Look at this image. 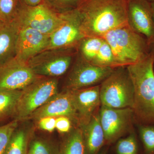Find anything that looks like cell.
I'll return each mask as SVG.
<instances>
[{
    "label": "cell",
    "instance_id": "cell-7",
    "mask_svg": "<svg viewBox=\"0 0 154 154\" xmlns=\"http://www.w3.org/2000/svg\"><path fill=\"white\" fill-rule=\"evenodd\" d=\"M15 20L19 27H28L50 35L60 25L62 18L43 2L35 6L22 3Z\"/></svg>",
    "mask_w": 154,
    "mask_h": 154
},
{
    "label": "cell",
    "instance_id": "cell-33",
    "mask_svg": "<svg viewBox=\"0 0 154 154\" xmlns=\"http://www.w3.org/2000/svg\"><path fill=\"white\" fill-rule=\"evenodd\" d=\"M151 6L152 11L154 19V2L150 3Z\"/></svg>",
    "mask_w": 154,
    "mask_h": 154
},
{
    "label": "cell",
    "instance_id": "cell-1",
    "mask_svg": "<svg viewBox=\"0 0 154 154\" xmlns=\"http://www.w3.org/2000/svg\"><path fill=\"white\" fill-rule=\"evenodd\" d=\"M76 9L85 37L102 38L110 30L129 25L128 0H82Z\"/></svg>",
    "mask_w": 154,
    "mask_h": 154
},
{
    "label": "cell",
    "instance_id": "cell-20",
    "mask_svg": "<svg viewBox=\"0 0 154 154\" xmlns=\"http://www.w3.org/2000/svg\"><path fill=\"white\" fill-rule=\"evenodd\" d=\"M21 91H0V122L15 116Z\"/></svg>",
    "mask_w": 154,
    "mask_h": 154
},
{
    "label": "cell",
    "instance_id": "cell-28",
    "mask_svg": "<svg viewBox=\"0 0 154 154\" xmlns=\"http://www.w3.org/2000/svg\"><path fill=\"white\" fill-rule=\"evenodd\" d=\"M18 122L14 119L7 124L0 126V154H5L12 135L18 127Z\"/></svg>",
    "mask_w": 154,
    "mask_h": 154
},
{
    "label": "cell",
    "instance_id": "cell-24",
    "mask_svg": "<svg viewBox=\"0 0 154 154\" xmlns=\"http://www.w3.org/2000/svg\"><path fill=\"white\" fill-rule=\"evenodd\" d=\"M82 0H43L50 9L58 15L75 10Z\"/></svg>",
    "mask_w": 154,
    "mask_h": 154
},
{
    "label": "cell",
    "instance_id": "cell-31",
    "mask_svg": "<svg viewBox=\"0 0 154 154\" xmlns=\"http://www.w3.org/2000/svg\"><path fill=\"white\" fill-rule=\"evenodd\" d=\"M22 3L29 6L38 5L42 2L43 0H21Z\"/></svg>",
    "mask_w": 154,
    "mask_h": 154
},
{
    "label": "cell",
    "instance_id": "cell-37",
    "mask_svg": "<svg viewBox=\"0 0 154 154\" xmlns=\"http://www.w3.org/2000/svg\"><path fill=\"white\" fill-rule=\"evenodd\" d=\"M153 72L154 73V61L153 63Z\"/></svg>",
    "mask_w": 154,
    "mask_h": 154
},
{
    "label": "cell",
    "instance_id": "cell-9",
    "mask_svg": "<svg viewBox=\"0 0 154 154\" xmlns=\"http://www.w3.org/2000/svg\"><path fill=\"white\" fill-rule=\"evenodd\" d=\"M60 15L62 22L49 35L48 49L78 47L85 36L81 29V21L77 9Z\"/></svg>",
    "mask_w": 154,
    "mask_h": 154
},
{
    "label": "cell",
    "instance_id": "cell-15",
    "mask_svg": "<svg viewBox=\"0 0 154 154\" xmlns=\"http://www.w3.org/2000/svg\"><path fill=\"white\" fill-rule=\"evenodd\" d=\"M100 86L96 85L77 90H69L78 116V127L88 124L101 106Z\"/></svg>",
    "mask_w": 154,
    "mask_h": 154
},
{
    "label": "cell",
    "instance_id": "cell-35",
    "mask_svg": "<svg viewBox=\"0 0 154 154\" xmlns=\"http://www.w3.org/2000/svg\"><path fill=\"white\" fill-rule=\"evenodd\" d=\"M4 22H3L2 21V19H1V18H0V26L1 25H3V24H4Z\"/></svg>",
    "mask_w": 154,
    "mask_h": 154
},
{
    "label": "cell",
    "instance_id": "cell-30",
    "mask_svg": "<svg viewBox=\"0 0 154 154\" xmlns=\"http://www.w3.org/2000/svg\"><path fill=\"white\" fill-rule=\"evenodd\" d=\"M38 127L40 129L52 132L56 129V118L52 117H45L37 120Z\"/></svg>",
    "mask_w": 154,
    "mask_h": 154
},
{
    "label": "cell",
    "instance_id": "cell-34",
    "mask_svg": "<svg viewBox=\"0 0 154 154\" xmlns=\"http://www.w3.org/2000/svg\"><path fill=\"white\" fill-rule=\"evenodd\" d=\"M98 154H107V149H104L103 150L99 152V153Z\"/></svg>",
    "mask_w": 154,
    "mask_h": 154
},
{
    "label": "cell",
    "instance_id": "cell-18",
    "mask_svg": "<svg viewBox=\"0 0 154 154\" xmlns=\"http://www.w3.org/2000/svg\"><path fill=\"white\" fill-rule=\"evenodd\" d=\"M68 134L60 148V154H88L82 129L76 127Z\"/></svg>",
    "mask_w": 154,
    "mask_h": 154
},
{
    "label": "cell",
    "instance_id": "cell-2",
    "mask_svg": "<svg viewBox=\"0 0 154 154\" xmlns=\"http://www.w3.org/2000/svg\"><path fill=\"white\" fill-rule=\"evenodd\" d=\"M154 55L126 66L134 89V118L139 125H154Z\"/></svg>",
    "mask_w": 154,
    "mask_h": 154
},
{
    "label": "cell",
    "instance_id": "cell-21",
    "mask_svg": "<svg viewBox=\"0 0 154 154\" xmlns=\"http://www.w3.org/2000/svg\"><path fill=\"white\" fill-rule=\"evenodd\" d=\"M103 41L101 37H85L78 46L81 57L91 63L98 54Z\"/></svg>",
    "mask_w": 154,
    "mask_h": 154
},
{
    "label": "cell",
    "instance_id": "cell-23",
    "mask_svg": "<svg viewBox=\"0 0 154 154\" xmlns=\"http://www.w3.org/2000/svg\"><path fill=\"white\" fill-rule=\"evenodd\" d=\"M91 63L99 66L117 68L112 49L104 39L98 54Z\"/></svg>",
    "mask_w": 154,
    "mask_h": 154
},
{
    "label": "cell",
    "instance_id": "cell-13",
    "mask_svg": "<svg viewBox=\"0 0 154 154\" xmlns=\"http://www.w3.org/2000/svg\"><path fill=\"white\" fill-rule=\"evenodd\" d=\"M129 26L141 34L149 43L154 40V19L150 3L147 0H128Z\"/></svg>",
    "mask_w": 154,
    "mask_h": 154
},
{
    "label": "cell",
    "instance_id": "cell-27",
    "mask_svg": "<svg viewBox=\"0 0 154 154\" xmlns=\"http://www.w3.org/2000/svg\"><path fill=\"white\" fill-rule=\"evenodd\" d=\"M144 154H154V125H139Z\"/></svg>",
    "mask_w": 154,
    "mask_h": 154
},
{
    "label": "cell",
    "instance_id": "cell-14",
    "mask_svg": "<svg viewBox=\"0 0 154 154\" xmlns=\"http://www.w3.org/2000/svg\"><path fill=\"white\" fill-rule=\"evenodd\" d=\"M49 35L28 27H19L16 57L27 63L39 53L48 49Z\"/></svg>",
    "mask_w": 154,
    "mask_h": 154
},
{
    "label": "cell",
    "instance_id": "cell-29",
    "mask_svg": "<svg viewBox=\"0 0 154 154\" xmlns=\"http://www.w3.org/2000/svg\"><path fill=\"white\" fill-rule=\"evenodd\" d=\"M72 122L68 117L64 116L56 118V129L62 134H68L72 129Z\"/></svg>",
    "mask_w": 154,
    "mask_h": 154
},
{
    "label": "cell",
    "instance_id": "cell-25",
    "mask_svg": "<svg viewBox=\"0 0 154 154\" xmlns=\"http://www.w3.org/2000/svg\"><path fill=\"white\" fill-rule=\"evenodd\" d=\"M19 0H0V18L4 23L16 19L20 4Z\"/></svg>",
    "mask_w": 154,
    "mask_h": 154
},
{
    "label": "cell",
    "instance_id": "cell-10",
    "mask_svg": "<svg viewBox=\"0 0 154 154\" xmlns=\"http://www.w3.org/2000/svg\"><path fill=\"white\" fill-rule=\"evenodd\" d=\"M70 72L66 90H77L97 85L109 76L115 68L97 66L79 57Z\"/></svg>",
    "mask_w": 154,
    "mask_h": 154
},
{
    "label": "cell",
    "instance_id": "cell-3",
    "mask_svg": "<svg viewBox=\"0 0 154 154\" xmlns=\"http://www.w3.org/2000/svg\"><path fill=\"white\" fill-rule=\"evenodd\" d=\"M102 38L111 48L117 67L136 63L150 53L147 39L129 25L110 30Z\"/></svg>",
    "mask_w": 154,
    "mask_h": 154
},
{
    "label": "cell",
    "instance_id": "cell-26",
    "mask_svg": "<svg viewBox=\"0 0 154 154\" xmlns=\"http://www.w3.org/2000/svg\"><path fill=\"white\" fill-rule=\"evenodd\" d=\"M116 150L117 154H138V144L134 133H131L127 137L119 139Z\"/></svg>",
    "mask_w": 154,
    "mask_h": 154
},
{
    "label": "cell",
    "instance_id": "cell-6",
    "mask_svg": "<svg viewBox=\"0 0 154 154\" xmlns=\"http://www.w3.org/2000/svg\"><path fill=\"white\" fill-rule=\"evenodd\" d=\"M74 49H47L30 59L27 63L37 75L57 78L65 73L69 68Z\"/></svg>",
    "mask_w": 154,
    "mask_h": 154
},
{
    "label": "cell",
    "instance_id": "cell-16",
    "mask_svg": "<svg viewBox=\"0 0 154 154\" xmlns=\"http://www.w3.org/2000/svg\"><path fill=\"white\" fill-rule=\"evenodd\" d=\"M19 30L15 20L0 26V66L16 57Z\"/></svg>",
    "mask_w": 154,
    "mask_h": 154
},
{
    "label": "cell",
    "instance_id": "cell-17",
    "mask_svg": "<svg viewBox=\"0 0 154 154\" xmlns=\"http://www.w3.org/2000/svg\"><path fill=\"white\" fill-rule=\"evenodd\" d=\"M88 154H98L105 145V134L100 122L99 111L86 125L80 128Z\"/></svg>",
    "mask_w": 154,
    "mask_h": 154
},
{
    "label": "cell",
    "instance_id": "cell-22",
    "mask_svg": "<svg viewBox=\"0 0 154 154\" xmlns=\"http://www.w3.org/2000/svg\"><path fill=\"white\" fill-rule=\"evenodd\" d=\"M27 154H60V149L47 140L36 138L29 143Z\"/></svg>",
    "mask_w": 154,
    "mask_h": 154
},
{
    "label": "cell",
    "instance_id": "cell-4",
    "mask_svg": "<svg viewBox=\"0 0 154 154\" xmlns=\"http://www.w3.org/2000/svg\"><path fill=\"white\" fill-rule=\"evenodd\" d=\"M99 94L101 106L132 109L134 89L127 67L114 69L101 84Z\"/></svg>",
    "mask_w": 154,
    "mask_h": 154
},
{
    "label": "cell",
    "instance_id": "cell-36",
    "mask_svg": "<svg viewBox=\"0 0 154 154\" xmlns=\"http://www.w3.org/2000/svg\"><path fill=\"white\" fill-rule=\"evenodd\" d=\"M147 1H148L149 2H154V0H147Z\"/></svg>",
    "mask_w": 154,
    "mask_h": 154
},
{
    "label": "cell",
    "instance_id": "cell-19",
    "mask_svg": "<svg viewBox=\"0 0 154 154\" xmlns=\"http://www.w3.org/2000/svg\"><path fill=\"white\" fill-rule=\"evenodd\" d=\"M30 131L27 128H17L4 154H27Z\"/></svg>",
    "mask_w": 154,
    "mask_h": 154
},
{
    "label": "cell",
    "instance_id": "cell-8",
    "mask_svg": "<svg viewBox=\"0 0 154 154\" xmlns=\"http://www.w3.org/2000/svg\"><path fill=\"white\" fill-rule=\"evenodd\" d=\"M100 122L105 134V144L119 140L130 130L134 119L132 108H114L101 106Z\"/></svg>",
    "mask_w": 154,
    "mask_h": 154
},
{
    "label": "cell",
    "instance_id": "cell-11",
    "mask_svg": "<svg viewBox=\"0 0 154 154\" xmlns=\"http://www.w3.org/2000/svg\"><path fill=\"white\" fill-rule=\"evenodd\" d=\"M39 76L16 57L0 66V91H21Z\"/></svg>",
    "mask_w": 154,
    "mask_h": 154
},
{
    "label": "cell",
    "instance_id": "cell-32",
    "mask_svg": "<svg viewBox=\"0 0 154 154\" xmlns=\"http://www.w3.org/2000/svg\"><path fill=\"white\" fill-rule=\"evenodd\" d=\"M150 53L154 55V40L149 45Z\"/></svg>",
    "mask_w": 154,
    "mask_h": 154
},
{
    "label": "cell",
    "instance_id": "cell-12",
    "mask_svg": "<svg viewBox=\"0 0 154 154\" xmlns=\"http://www.w3.org/2000/svg\"><path fill=\"white\" fill-rule=\"evenodd\" d=\"M64 116L78 127V119L71 93L66 90L56 94L44 105L35 110L28 119L37 120L45 117L57 118Z\"/></svg>",
    "mask_w": 154,
    "mask_h": 154
},
{
    "label": "cell",
    "instance_id": "cell-5",
    "mask_svg": "<svg viewBox=\"0 0 154 154\" xmlns=\"http://www.w3.org/2000/svg\"><path fill=\"white\" fill-rule=\"evenodd\" d=\"M56 78L39 76L22 90L17 104L15 119H27L35 111L58 93Z\"/></svg>",
    "mask_w": 154,
    "mask_h": 154
}]
</instances>
